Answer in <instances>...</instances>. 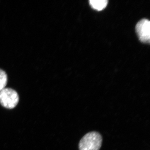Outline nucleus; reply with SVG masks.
<instances>
[{
    "label": "nucleus",
    "mask_w": 150,
    "mask_h": 150,
    "mask_svg": "<svg viewBox=\"0 0 150 150\" xmlns=\"http://www.w3.org/2000/svg\"><path fill=\"white\" fill-rule=\"evenodd\" d=\"M102 143V137L98 132L92 131L86 134L79 144V150H99Z\"/></svg>",
    "instance_id": "nucleus-1"
},
{
    "label": "nucleus",
    "mask_w": 150,
    "mask_h": 150,
    "mask_svg": "<svg viewBox=\"0 0 150 150\" xmlns=\"http://www.w3.org/2000/svg\"><path fill=\"white\" fill-rule=\"evenodd\" d=\"M19 98L17 92L11 88H5L0 91V104L7 109H13L17 105Z\"/></svg>",
    "instance_id": "nucleus-2"
},
{
    "label": "nucleus",
    "mask_w": 150,
    "mask_h": 150,
    "mask_svg": "<svg viewBox=\"0 0 150 150\" xmlns=\"http://www.w3.org/2000/svg\"><path fill=\"white\" fill-rule=\"evenodd\" d=\"M136 31L139 39L143 43H150V22L147 19H143L137 23Z\"/></svg>",
    "instance_id": "nucleus-3"
},
{
    "label": "nucleus",
    "mask_w": 150,
    "mask_h": 150,
    "mask_svg": "<svg viewBox=\"0 0 150 150\" xmlns=\"http://www.w3.org/2000/svg\"><path fill=\"white\" fill-rule=\"evenodd\" d=\"M107 0H90L89 4L91 7L97 11L104 9L108 4Z\"/></svg>",
    "instance_id": "nucleus-4"
},
{
    "label": "nucleus",
    "mask_w": 150,
    "mask_h": 150,
    "mask_svg": "<svg viewBox=\"0 0 150 150\" xmlns=\"http://www.w3.org/2000/svg\"><path fill=\"white\" fill-rule=\"evenodd\" d=\"M7 75L4 71L0 69V91L5 88L7 83Z\"/></svg>",
    "instance_id": "nucleus-5"
}]
</instances>
